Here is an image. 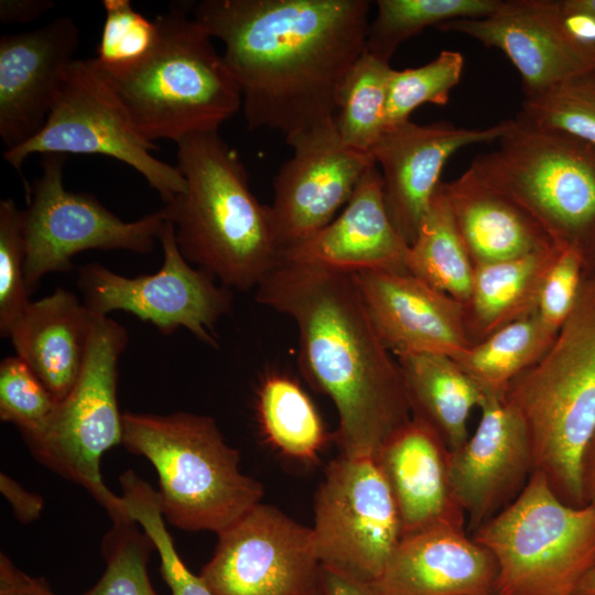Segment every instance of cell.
Instances as JSON below:
<instances>
[{
  "instance_id": "1",
  "label": "cell",
  "mask_w": 595,
  "mask_h": 595,
  "mask_svg": "<svg viewBox=\"0 0 595 595\" xmlns=\"http://www.w3.org/2000/svg\"><path fill=\"white\" fill-rule=\"evenodd\" d=\"M190 14L224 45L250 129L285 140L335 118L337 93L366 51L367 0H203Z\"/></svg>"
},
{
  "instance_id": "26",
  "label": "cell",
  "mask_w": 595,
  "mask_h": 595,
  "mask_svg": "<svg viewBox=\"0 0 595 595\" xmlns=\"http://www.w3.org/2000/svg\"><path fill=\"white\" fill-rule=\"evenodd\" d=\"M412 418L426 424L448 452L468 439V419L484 394L452 357L433 354L396 358Z\"/></svg>"
},
{
  "instance_id": "8",
  "label": "cell",
  "mask_w": 595,
  "mask_h": 595,
  "mask_svg": "<svg viewBox=\"0 0 595 595\" xmlns=\"http://www.w3.org/2000/svg\"><path fill=\"white\" fill-rule=\"evenodd\" d=\"M470 537L495 558V595H575L595 564V508L563 502L534 470L519 496Z\"/></svg>"
},
{
  "instance_id": "10",
  "label": "cell",
  "mask_w": 595,
  "mask_h": 595,
  "mask_svg": "<svg viewBox=\"0 0 595 595\" xmlns=\"http://www.w3.org/2000/svg\"><path fill=\"white\" fill-rule=\"evenodd\" d=\"M155 143L144 139L94 58L74 60L42 129L24 143L3 151V159L22 176L32 154H91L113 158L139 172L164 204L185 191L176 165L155 158Z\"/></svg>"
},
{
  "instance_id": "43",
  "label": "cell",
  "mask_w": 595,
  "mask_h": 595,
  "mask_svg": "<svg viewBox=\"0 0 595 595\" xmlns=\"http://www.w3.org/2000/svg\"><path fill=\"white\" fill-rule=\"evenodd\" d=\"M562 26L569 37L582 50L595 45V15L558 2Z\"/></svg>"
},
{
  "instance_id": "41",
  "label": "cell",
  "mask_w": 595,
  "mask_h": 595,
  "mask_svg": "<svg viewBox=\"0 0 595 595\" xmlns=\"http://www.w3.org/2000/svg\"><path fill=\"white\" fill-rule=\"evenodd\" d=\"M0 595H58L42 577L20 570L4 554H0Z\"/></svg>"
},
{
  "instance_id": "6",
  "label": "cell",
  "mask_w": 595,
  "mask_h": 595,
  "mask_svg": "<svg viewBox=\"0 0 595 595\" xmlns=\"http://www.w3.org/2000/svg\"><path fill=\"white\" fill-rule=\"evenodd\" d=\"M159 476V502L171 524L220 533L261 502L262 484L239 469V454L206 415L122 413V443Z\"/></svg>"
},
{
  "instance_id": "40",
  "label": "cell",
  "mask_w": 595,
  "mask_h": 595,
  "mask_svg": "<svg viewBox=\"0 0 595 595\" xmlns=\"http://www.w3.org/2000/svg\"><path fill=\"white\" fill-rule=\"evenodd\" d=\"M586 274L585 264L575 251L559 248L542 281L536 311L548 328L559 333L565 324Z\"/></svg>"
},
{
  "instance_id": "34",
  "label": "cell",
  "mask_w": 595,
  "mask_h": 595,
  "mask_svg": "<svg viewBox=\"0 0 595 595\" xmlns=\"http://www.w3.org/2000/svg\"><path fill=\"white\" fill-rule=\"evenodd\" d=\"M130 517L151 539L161 561V574L172 595H214L201 575L192 573L180 558L163 519L158 491L132 470L120 477Z\"/></svg>"
},
{
  "instance_id": "3",
  "label": "cell",
  "mask_w": 595,
  "mask_h": 595,
  "mask_svg": "<svg viewBox=\"0 0 595 595\" xmlns=\"http://www.w3.org/2000/svg\"><path fill=\"white\" fill-rule=\"evenodd\" d=\"M176 145L186 186L161 209L181 253L228 289L257 288L281 255L270 206L253 195L245 165L218 131Z\"/></svg>"
},
{
  "instance_id": "49",
  "label": "cell",
  "mask_w": 595,
  "mask_h": 595,
  "mask_svg": "<svg viewBox=\"0 0 595 595\" xmlns=\"http://www.w3.org/2000/svg\"><path fill=\"white\" fill-rule=\"evenodd\" d=\"M315 595H324L323 592H322V588L318 593H316Z\"/></svg>"
},
{
  "instance_id": "17",
  "label": "cell",
  "mask_w": 595,
  "mask_h": 595,
  "mask_svg": "<svg viewBox=\"0 0 595 595\" xmlns=\"http://www.w3.org/2000/svg\"><path fill=\"white\" fill-rule=\"evenodd\" d=\"M507 120L488 128H462L448 122L418 125L411 120L388 127L370 153L379 169L389 217L410 245L442 183L447 160L459 149L498 141Z\"/></svg>"
},
{
  "instance_id": "24",
  "label": "cell",
  "mask_w": 595,
  "mask_h": 595,
  "mask_svg": "<svg viewBox=\"0 0 595 595\" xmlns=\"http://www.w3.org/2000/svg\"><path fill=\"white\" fill-rule=\"evenodd\" d=\"M444 190L474 267L558 247L524 209L470 167Z\"/></svg>"
},
{
  "instance_id": "20",
  "label": "cell",
  "mask_w": 595,
  "mask_h": 595,
  "mask_svg": "<svg viewBox=\"0 0 595 595\" xmlns=\"http://www.w3.org/2000/svg\"><path fill=\"white\" fill-rule=\"evenodd\" d=\"M501 51L518 69L526 97L585 73L587 57L564 31L556 1L506 0L490 15L437 26Z\"/></svg>"
},
{
  "instance_id": "15",
  "label": "cell",
  "mask_w": 595,
  "mask_h": 595,
  "mask_svg": "<svg viewBox=\"0 0 595 595\" xmlns=\"http://www.w3.org/2000/svg\"><path fill=\"white\" fill-rule=\"evenodd\" d=\"M286 142L293 153L274 176L270 206L281 251L329 224L376 165L371 153L342 141L335 118Z\"/></svg>"
},
{
  "instance_id": "22",
  "label": "cell",
  "mask_w": 595,
  "mask_h": 595,
  "mask_svg": "<svg viewBox=\"0 0 595 595\" xmlns=\"http://www.w3.org/2000/svg\"><path fill=\"white\" fill-rule=\"evenodd\" d=\"M497 574L465 528L437 524L403 534L372 584L380 595H495Z\"/></svg>"
},
{
  "instance_id": "30",
  "label": "cell",
  "mask_w": 595,
  "mask_h": 595,
  "mask_svg": "<svg viewBox=\"0 0 595 595\" xmlns=\"http://www.w3.org/2000/svg\"><path fill=\"white\" fill-rule=\"evenodd\" d=\"M258 415L268 442L289 457L314 461L327 441V432L312 400L288 376L264 378L258 392Z\"/></svg>"
},
{
  "instance_id": "45",
  "label": "cell",
  "mask_w": 595,
  "mask_h": 595,
  "mask_svg": "<svg viewBox=\"0 0 595 595\" xmlns=\"http://www.w3.org/2000/svg\"><path fill=\"white\" fill-rule=\"evenodd\" d=\"M321 588L324 595H380L372 583H365L322 567Z\"/></svg>"
},
{
  "instance_id": "21",
  "label": "cell",
  "mask_w": 595,
  "mask_h": 595,
  "mask_svg": "<svg viewBox=\"0 0 595 595\" xmlns=\"http://www.w3.org/2000/svg\"><path fill=\"white\" fill-rule=\"evenodd\" d=\"M408 249L387 212L381 175L375 165L342 212L322 229L284 248L280 261L346 273L408 272Z\"/></svg>"
},
{
  "instance_id": "33",
  "label": "cell",
  "mask_w": 595,
  "mask_h": 595,
  "mask_svg": "<svg viewBox=\"0 0 595 595\" xmlns=\"http://www.w3.org/2000/svg\"><path fill=\"white\" fill-rule=\"evenodd\" d=\"M111 528L101 542L106 569L98 582L83 595H158L148 562L154 545L138 528L128 510L110 517Z\"/></svg>"
},
{
  "instance_id": "46",
  "label": "cell",
  "mask_w": 595,
  "mask_h": 595,
  "mask_svg": "<svg viewBox=\"0 0 595 595\" xmlns=\"http://www.w3.org/2000/svg\"><path fill=\"white\" fill-rule=\"evenodd\" d=\"M582 487L585 505L595 508V433L588 442L583 455Z\"/></svg>"
},
{
  "instance_id": "48",
  "label": "cell",
  "mask_w": 595,
  "mask_h": 595,
  "mask_svg": "<svg viewBox=\"0 0 595 595\" xmlns=\"http://www.w3.org/2000/svg\"><path fill=\"white\" fill-rule=\"evenodd\" d=\"M566 3L577 10H582L595 15V0H574Z\"/></svg>"
},
{
  "instance_id": "42",
  "label": "cell",
  "mask_w": 595,
  "mask_h": 595,
  "mask_svg": "<svg viewBox=\"0 0 595 595\" xmlns=\"http://www.w3.org/2000/svg\"><path fill=\"white\" fill-rule=\"evenodd\" d=\"M0 491L20 522L30 523L40 517L44 505L43 498L26 490L4 473L0 474Z\"/></svg>"
},
{
  "instance_id": "11",
  "label": "cell",
  "mask_w": 595,
  "mask_h": 595,
  "mask_svg": "<svg viewBox=\"0 0 595 595\" xmlns=\"http://www.w3.org/2000/svg\"><path fill=\"white\" fill-rule=\"evenodd\" d=\"M66 155H42V174L30 185L23 209L25 284L31 293L47 273L69 271L89 249L152 252L165 224L162 209L123 221L95 196L63 183Z\"/></svg>"
},
{
  "instance_id": "44",
  "label": "cell",
  "mask_w": 595,
  "mask_h": 595,
  "mask_svg": "<svg viewBox=\"0 0 595 595\" xmlns=\"http://www.w3.org/2000/svg\"><path fill=\"white\" fill-rule=\"evenodd\" d=\"M54 7L55 3L50 0H1L0 21L4 24L30 23Z\"/></svg>"
},
{
  "instance_id": "32",
  "label": "cell",
  "mask_w": 595,
  "mask_h": 595,
  "mask_svg": "<svg viewBox=\"0 0 595 595\" xmlns=\"http://www.w3.org/2000/svg\"><path fill=\"white\" fill-rule=\"evenodd\" d=\"M502 0H378L369 23L366 51L383 61L401 43L429 26L458 19H480L493 14Z\"/></svg>"
},
{
  "instance_id": "37",
  "label": "cell",
  "mask_w": 595,
  "mask_h": 595,
  "mask_svg": "<svg viewBox=\"0 0 595 595\" xmlns=\"http://www.w3.org/2000/svg\"><path fill=\"white\" fill-rule=\"evenodd\" d=\"M57 400L19 356L0 364V418L26 436L39 431L52 416Z\"/></svg>"
},
{
  "instance_id": "38",
  "label": "cell",
  "mask_w": 595,
  "mask_h": 595,
  "mask_svg": "<svg viewBox=\"0 0 595 595\" xmlns=\"http://www.w3.org/2000/svg\"><path fill=\"white\" fill-rule=\"evenodd\" d=\"M23 209L12 198L0 202V334L9 337L14 322L28 307Z\"/></svg>"
},
{
  "instance_id": "12",
  "label": "cell",
  "mask_w": 595,
  "mask_h": 595,
  "mask_svg": "<svg viewBox=\"0 0 595 595\" xmlns=\"http://www.w3.org/2000/svg\"><path fill=\"white\" fill-rule=\"evenodd\" d=\"M311 529L322 567L365 583L378 581L403 531L375 458L340 454L328 464Z\"/></svg>"
},
{
  "instance_id": "19",
  "label": "cell",
  "mask_w": 595,
  "mask_h": 595,
  "mask_svg": "<svg viewBox=\"0 0 595 595\" xmlns=\"http://www.w3.org/2000/svg\"><path fill=\"white\" fill-rule=\"evenodd\" d=\"M79 33L66 15L0 39V137L6 150L44 126L74 61Z\"/></svg>"
},
{
  "instance_id": "23",
  "label": "cell",
  "mask_w": 595,
  "mask_h": 595,
  "mask_svg": "<svg viewBox=\"0 0 595 595\" xmlns=\"http://www.w3.org/2000/svg\"><path fill=\"white\" fill-rule=\"evenodd\" d=\"M448 453L426 424L411 418L375 456L396 500L403 534L437 524L465 528L450 485Z\"/></svg>"
},
{
  "instance_id": "9",
  "label": "cell",
  "mask_w": 595,
  "mask_h": 595,
  "mask_svg": "<svg viewBox=\"0 0 595 595\" xmlns=\"http://www.w3.org/2000/svg\"><path fill=\"white\" fill-rule=\"evenodd\" d=\"M127 344L123 326L90 312L86 354L76 382L48 421L23 436L39 462L84 487L109 517L126 510L122 497L105 485L100 463L108 450L122 443L117 381Z\"/></svg>"
},
{
  "instance_id": "18",
  "label": "cell",
  "mask_w": 595,
  "mask_h": 595,
  "mask_svg": "<svg viewBox=\"0 0 595 595\" xmlns=\"http://www.w3.org/2000/svg\"><path fill=\"white\" fill-rule=\"evenodd\" d=\"M377 335L394 358L433 354L456 357L469 342L461 302L409 272L353 273Z\"/></svg>"
},
{
  "instance_id": "39",
  "label": "cell",
  "mask_w": 595,
  "mask_h": 595,
  "mask_svg": "<svg viewBox=\"0 0 595 595\" xmlns=\"http://www.w3.org/2000/svg\"><path fill=\"white\" fill-rule=\"evenodd\" d=\"M106 18L96 61L102 66H125L138 62L158 39L155 21L136 11L130 0H104Z\"/></svg>"
},
{
  "instance_id": "5",
  "label": "cell",
  "mask_w": 595,
  "mask_h": 595,
  "mask_svg": "<svg viewBox=\"0 0 595 595\" xmlns=\"http://www.w3.org/2000/svg\"><path fill=\"white\" fill-rule=\"evenodd\" d=\"M158 39L150 52L125 66L98 67L148 141L175 143L218 131L241 109V91L203 26L185 2L154 19ZM96 60V58H95Z\"/></svg>"
},
{
  "instance_id": "2",
  "label": "cell",
  "mask_w": 595,
  "mask_h": 595,
  "mask_svg": "<svg viewBox=\"0 0 595 595\" xmlns=\"http://www.w3.org/2000/svg\"><path fill=\"white\" fill-rule=\"evenodd\" d=\"M256 300L296 324L302 370L336 407L340 454L375 458L412 415L399 364L377 335L353 273L280 261Z\"/></svg>"
},
{
  "instance_id": "13",
  "label": "cell",
  "mask_w": 595,
  "mask_h": 595,
  "mask_svg": "<svg viewBox=\"0 0 595 595\" xmlns=\"http://www.w3.org/2000/svg\"><path fill=\"white\" fill-rule=\"evenodd\" d=\"M163 262L154 274L134 278L118 274L93 262L82 266L77 285L85 307L107 316L112 311L131 313L171 335L180 327L199 340L217 347L216 323L230 312L232 293L202 269H194L183 257L174 226L165 219L159 235Z\"/></svg>"
},
{
  "instance_id": "35",
  "label": "cell",
  "mask_w": 595,
  "mask_h": 595,
  "mask_svg": "<svg viewBox=\"0 0 595 595\" xmlns=\"http://www.w3.org/2000/svg\"><path fill=\"white\" fill-rule=\"evenodd\" d=\"M463 67L459 52L444 50L419 67L393 69L388 84L386 128L410 120V115L421 105H446L451 90L461 80Z\"/></svg>"
},
{
  "instance_id": "31",
  "label": "cell",
  "mask_w": 595,
  "mask_h": 595,
  "mask_svg": "<svg viewBox=\"0 0 595 595\" xmlns=\"http://www.w3.org/2000/svg\"><path fill=\"white\" fill-rule=\"evenodd\" d=\"M392 71L389 62L365 51L346 74L335 112V127L345 144L370 153L385 131Z\"/></svg>"
},
{
  "instance_id": "14",
  "label": "cell",
  "mask_w": 595,
  "mask_h": 595,
  "mask_svg": "<svg viewBox=\"0 0 595 595\" xmlns=\"http://www.w3.org/2000/svg\"><path fill=\"white\" fill-rule=\"evenodd\" d=\"M321 574L312 529L259 502L218 533L199 575L214 595H315Z\"/></svg>"
},
{
  "instance_id": "36",
  "label": "cell",
  "mask_w": 595,
  "mask_h": 595,
  "mask_svg": "<svg viewBox=\"0 0 595 595\" xmlns=\"http://www.w3.org/2000/svg\"><path fill=\"white\" fill-rule=\"evenodd\" d=\"M584 73L526 97L522 113L532 123L595 147V83Z\"/></svg>"
},
{
  "instance_id": "25",
  "label": "cell",
  "mask_w": 595,
  "mask_h": 595,
  "mask_svg": "<svg viewBox=\"0 0 595 595\" xmlns=\"http://www.w3.org/2000/svg\"><path fill=\"white\" fill-rule=\"evenodd\" d=\"M90 312L71 292L58 288L30 302L9 337L22 360L60 402L80 372L87 347Z\"/></svg>"
},
{
  "instance_id": "27",
  "label": "cell",
  "mask_w": 595,
  "mask_h": 595,
  "mask_svg": "<svg viewBox=\"0 0 595 595\" xmlns=\"http://www.w3.org/2000/svg\"><path fill=\"white\" fill-rule=\"evenodd\" d=\"M559 248L475 266L472 292L463 304L472 345L537 311L542 281Z\"/></svg>"
},
{
  "instance_id": "16",
  "label": "cell",
  "mask_w": 595,
  "mask_h": 595,
  "mask_svg": "<svg viewBox=\"0 0 595 595\" xmlns=\"http://www.w3.org/2000/svg\"><path fill=\"white\" fill-rule=\"evenodd\" d=\"M475 432L448 453V478L473 534L509 506L533 473L523 424L502 397L484 394Z\"/></svg>"
},
{
  "instance_id": "47",
  "label": "cell",
  "mask_w": 595,
  "mask_h": 595,
  "mask_svg": "<svg viewBox=\"0 0 595 595\" xmlns=\"http://www.w3.org/2000/svg\"><path fill=\"white\" fill-rule=\"evenodd\" d=\"M575 595H595V564L581 581Z\"/></svg>"
},
{
  "instance_id": "29",
  "label": "cell",
  "mask_w": 595,
  "mask_h": 595,
  "mask_svg": "<svg viewBox=\"0 0 595 595\" xmlns=\"http://www.w3.org/2000/svg\"><path fill=\"white\" fill-rule=\"evenodd\" d=\"M556 335L533 312L501 327L453 359L483 394L502 397L512 379L543 357Z\"/></svg>"
},
{
  "instance_id": "7",
  "label": "cell",
  "mask_w": 595,
  "mask_h": 595,
  "mask_svg": "<svg viewBox=\"0 0 595 595\" xmlns=\"http://www.w3.org/2000/svg\"><path fill=\"white\" fill-rule=\"evenodd\" d=\"M498 142L469 167L524 209L555 246L575 251L587 274L595 272V147L520 112Z\"/></svg>"
},
{
  "instance_id": "28",
  "label": "cell",
  "mask_w": 595,
  "mask_h": 595,
  "mask_svg": "<svg viewBox=\"0 0 595 595\" xmlns=\"http://www.w3.org/2000/svg\"><path fill=\"white\" fill-rule=\"evenodd\" d=\"M405 267L462 304L470 295L475 267L456 228L443 182L409 245Z\"/></svg>"
},
{
  "instance_id": "4",
  "label": "cell",
  "mask_w": 595,
  "mask_h": 595,
  "mask_svg": "<svg viewBox=\"0 0 595 595\" xmlns=\"http://www.w3.org/2000/svg\"><path fill=\"white\" fill-rule=\"evenodd\" d=\"M504 401L526 430L533 459L554 494L585 505L582 461L595 433V272L543 357L507 386Z\"/></svg>"
}]
</instances>
